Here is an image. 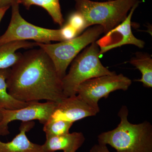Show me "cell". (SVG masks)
<instances>
[{"label": "cell", "instance_id": "7a4b0ae2", "mask_svg": "<svg viewBox=\"0 0 152 152\" xmlns=\"http://www.w3.org/2000/svg\"><path fill=\"white\" fill-rule=\"evenodd\" d=\"M129 110L123 106L118 116L121 121L112 130L101 133L99 143L109 145L115 152H152V126L145 121L135 124L128 121Z\"/></svg>", "mask_w": 152, "mask_h": 152}, {"label": "cell", "instance_id": "30bf717a", "mask_svg": "<svg viewBox=\"0 0 152 152\" xmlns=\"http://www.w3.org/2000/svg\"><path fill=\"white\" fill-rule=\"evenodd\" d=\"M98 113L77 95L66 98L57 103L49 120H63L74 123L87 117L96 115Z\"/></svg>", "mask_w": 152, "mask_h": 152}, {"label": "cell", "instance_id": "ffe728a7", "mask_svg": "<svg viewBox=\"0 0 152 152\" xmlns=\"http://www.w3.org/2000/svg\"><path fill=\"white\" fill-rule=\"evenodd\" d=\"M90 152H110L109 151L107 146L99 144L93 146L90 150Z\"/></svg>", "mask_w": 152, "mask_h": 152}, {"label": "cell", "instance_id": "8fae6325", "mask_svg": "<svg viewBox=\"0 0 152 152\" xmlns=\"http://www.w3.org/2000/svg\"><path fill=\"white\" fill-rule=\"evenodd\" d=\"M35 125L32 121L22 122L19 128L20 132L11 141L4 142L0 141V152H48L43 145L30 141L26 133Z\"/></svg>", "mask_w": 152, "mask_h": 152}, {"label": "cell", "instance_id": "7c38bea8", "mask_svg": "<svg viewBox=\"0 0 152 152\" xmlns=\"http://www.w3.org/2000/svg\"><path fill=\"white\" fill-rule=\"evenodd\" d=\"M85 138L82 132L69 133L61 135L46 137L44 148L48 152L63 151L76 152L84 142Z\"/></svg>", "mask_w": 152, "mask_h": 152}, {"label": "cell", "instance_id": "ba28073f", "mask_svg": "<svg viewBox=\"0 0 152 152\" xmlns=\"http://www.w3.org/2000/svg\"><path fill=\"white\" fill-rule=\"evenodd\" d=\"M57 103L54 102H29L27 106L14 110L1 109L2 119L0 121V136L7 135L10 133L8 125L14 121L22 122L37 120L44 125L50 119Z\"/></svg>", "mask_w": 152, "mask_h": 152}, {"label": "cell", "instance_id": "7402d4cb", "mask_svg": "<svg viewBox=\"0 0 152 152\" xmlns=\"http://www.w3.org/2000/svg\"><path fill=\"white\" fill-rule=\"evenodd\" d=\"M9 9V7L1 8H0V23L3 17L5 14L6 12Z\"/></svg>", "mask_w": 152, "mask_h": 152}, {"label": "cell", "instance_id": "8992f818", "mask_svg": "<svg viewBox=\"0 0 152 152\" xmlns=\"http://www.w3.org/2000/svg\"><path fill=\"white\" fill-rule=\"evenodd\" d=\"M20 0H14L11 5L12 17L8 28L0 37V45L15 41L33 40L40 43L51 41L63 42L61 29H50L37 26L23 18L19 11Z\"/></svg>", "mask_w": 152, "mask_h": 152}, {"label": "cell", "instance_id": "5b68a950", "mask_svg": "<svg viewBox=\"0 0 152 152\" xmlns=\"http://www.w3.org/2000/svg\"><path fill=\"white\" fill-rule=\"evenodd\" d=\"M103 33V28L96 25L80 35L69 40L54 44L37 43V46L50 57L58 75L62 80L66 75L68 67L79 53L89 44L96 42Z\"/></svg>", "mask_w": 152, "mask_h": 152}, {"label": "cell", "instance_id": "d6986e66", "mask_svg": "<svg viewBox=\"0 0 152 152\" xmlns=\"http://www.w3.org/2000/svg\"><path fill=\"white\" fill-rule=\"evenodd\" d=\"M61 29V34L64 41L69 40L75 38L79 34L75 29L67 23Z\"/></svg>", "mask_w": 152, "mask_h": 152}, {"label": "cell", "instance_id": "cb8c5ba5", "mask_svg": "<svg viewBox=\"0 0 152 152\" xmlns=\"http://www.w3.org/2000/svg\"><path fill=\"white\" fill-rule=\"evenodd\" d=\"M111 1V0H107V1Z\"/></svg>", "mask_w": 152, "mask_h": 152}, {"label": "cell", "instance_id": "e0dca14e", "mask_svg": "<svg viewBox=\"0 0 152 152\" xmlns=\"http://www.w3.org/2000/svg\"><path fill=\"white\" fill-rule=\"evenodd\" d=\"M73 123L63 120L52 121L49 120L44 125L43 131L46 137L61 135L69 133Z\"/></svg>", "mask_w": 152, "mask_h": 152}, {"label": "cell", "instance_id": "9a60e30c", "mask_svg": "<svg viewBox=\"0 0 152 152\" xmlns=\"http://www.w3.org/2000/svg\"><path fill=\"white\" fill-rule=\"evenodd\" d=\"M19 2L27 10H29L33 5L43 8L48 13L55 23L63 26L64 20L61 11L59 0H20Z\"/></svg>", "mask_w": 152, "mask_h": 152}, {"label": "cell", "instance_id": "5bb4252c", "mask_svg": "<svg viewBox=\"0 0 152 152\" xmlns=\"http://www.w3.org/2000/svg\"><path fill=\"white\" fill-rule=\"evenodd\" d=\"M10 69H0V110H16L26 107L28 104V102L16 99L9 94L6 81Z\"/></svg>", "mask_w": 152, "mask_h": 152}, {"label": "cell", "instance_id": "6da1fadb", "mask_svg": "<svg viewBox=\"0 0 152 152\" xmlns=\"http://www.w3.org/2000/svg\"><path fill=\"white\" fill-rule=\"evenodd\" d=\"M6 82L9 94L21 102L59 103L67 98L53 63L40 48L23 54L10 69Z\"/></svg>", "mask_w": 152, "mask_h": 152}, {"label": "cell", "instance_id": "44dd1931", "mask_svg": "<svg viewBox=\"0 0 152 152\" xmlns=\"http://www.w3.org/2000/svg\"><path fill=\"white\" fill-rule=\"evenodd\" d=\"M14 0H0V8L10 7Z\"/></svg>", "mask_w": 152, "mask_h": 152}, {"label": "cell", "instance_id": "ac0fdd59", "mask_svg": "<svg viewBox=\"0 0 152 152\" xmlns=\"http://www.w3.org/2000/svg\"><path fill=\"white\" fill-rule=\"evenodd\" d=\"M67 23L77 30L78 34L88 28L84 17L77 11L69 15L68 18Z\"/></svg>", "mask_w": 152, "mask_h": 152}, {"label": "cell", "instance_id": "3957f363", "mask_svg": "<svg viewBox=\"0 0 152 152\" xmlns=\"http://www.w3.org/2000/svg\"><path fill=\"white\" fill-rule=\"evenodd\" d=\"M75 1L76 10L84 17L87 27L98 25L107 33L124 20L138 0H111L102 2Z\"/></svg>", "mask_w": 152, "mask_h": 152}, {"label": "cell", "instance_id": "52a82bcc", "mask_svg": "<svg viewBox=\"0 0 152 152\" xmlns=\"http://www.w3.org/2000/svg\"><path fill=\"white\" fill-rule=\"evenodd\" d=\"M132 83L130 79L122 74L100 76L81 84L77 95L99 113L100 99H107L111 93L117 90L126 91Z\"/></svg>", "mask_w": 152, "mask_h": 152}, {"label": "cell", "instance_id": "2e32d148", "mask_svg": "<svg viewBox=\"0 0 152 152\" xmlns=\"http://www.w3.org/2000/svg\"><path fill=\"white\" fill-rule=\"evenodd\" d=\"M130 63L141 73V79L137 81L141 82L145 87L152 88V59L149 55L137 53Z\"/></svg>", "mask_w": 152, "mask_h": 152}, {"label": "cell", "instance_id": "603a6c76", "mask_svg": "<svg viewBox=\"0 0 152 152\" xmlns=\"http://www.w3.org/2000/svg\"><path fill=\"white\" fill-rule=\"evenodd\" d=\"M2 119V115L0 113V121H1V120Z\"/></svg>", "mask_w": 152, "mask_h": 152}, {"label": "cell", "instance_id": "9c48e42d", "mask_svg": "<svg viewBox=\"0 0 152 152\" xmlns=\"http://www.w3.org/2000/svg\"><path fill=\"white\" fill-rule=\"evenodd\" d=\"M140 3L138 1L134 5L124 21L106 33L103 37L96 41V43L99 48L100 55L112 49L124 45H132L140 48H144L145 42L135 37L132 32L131 27L132 16Z\"/></svg>", "mask_w": 152, "mask_h": 152}, {"label": "cell", "instance_id": "4fadbf2b", "mask_svg": "<svg viewBox=\"0 0 152 152\" xmlns=\"http://www.w3.org/2000/svg\"><path fill=\"white\" fill-rule=\"evenodd\" d=\"M37 43L27 41H15L0 45V69L12 67L20 60L22 53L16 52L19 49L31 48Z\"/></svg>", "mask_w": 152, "mask_h": 152}, {"label": "cell", "instance_id": "277c9868", "mask_svg": "<svg viewBox=\"0 0 152 152\" xmlns=\"http://www.w3.org/2000/svg\"><path fill=\"white\" fill-rule=\"evenodd\" d=\"M100 55L99 48L95 42L72 61L69 73L62 80L63 91L66 97L77 95L79 86L88 80L116 74L103 65Z\"/></svg>", "mask_w": 152, "mask_h": 152}]
</instances>
